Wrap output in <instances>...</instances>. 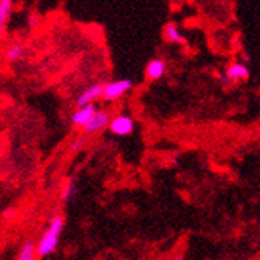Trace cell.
<instances>
[{"mask_svg": "<svg viewBox=\"0 0 260 260\" xmlns=\"http://www.w3.org/2000/svg\"><path fill=\"white\" fill-rule=\"evenodd\" d=\"M64 226H66V220L62 215H53L49 220L39 242L36 243V252L39 257H47L56 251V248L59 245L61 234L64 231Z\"/></svg>", "mask_w": 260, "mask_h": 260, "instance_id": "1", "label": "cell"}, {"mask_svg": "<svg viewBox=\"0 0 260 260\" xmlns=\"http://www.w3.org/2000/svg\"><path fill=\"white\" fill-rule=\"evenodd\" d=\"M133 89V81L128 78H122V80H115V81H109L106 84H103V95L102 100L111 103L122 99L125 93H128Z\"/></svg>", "mask_w": 260, "mask_h": 260, "instance_id": "2", "label": "cell"}, {"mask_svg": "<svg viewBox=\"0 0 260 260\" xmlns=\"http://www.w3.org/2000/svg\"><path fill=\"white\" fill-rule=\"evenodd\" d=\"M111 114L109 111L106 109H97L95 114L92 115V119L87 122V125L83 128V133L84 134H95V133H100L103 129H106L111 123Z\"/></svg>", "mask_w": 260, "mask_h": 260, "instance_id": "3", "label": "cell"}, {"mask_svg": "<svg viewBox=\"0 0 260 260\" xmlns=\"http://www.w3.org/2000/svg\"><path fill=\"white\" fill-rule=\"evenodd\" d=\"M108 129L114 136H119V137L129 136L134 131V120L131 119L129 115H125V114L115 115L111 119V123H109Z\"/></svg>", "mask_w": 260, "mask_h": 260, "instance_id": "4", "label": "cell"}, {"mask_svg": "<svg viewBox=\"0 0 260 260\" xmlns=\"http://www.w3.org/2000/svg\"><path fill=\"white\" fill-rule=\"evenodd\" d=\"M103 95V84L95 83L89 87H86L77 99V108H83L87 105H95V102H99Z\"/></svg>", "mask_w": 260, "mask_h": 260, "instance_id": "5", "label": "cell"}, {"mask_svg": "<svg viewBox=\"0 0 260 260\" xmlns=\"http://www.w3.org/2000/svg\"><path fill=\"white\" fill-rule=\"evenodd\" d=\"M95 111H97L95 105H87L83 108H77L72 114H70V123H72V126L83 129L87 125V122L92 119V115L95 114Z\"/></svg>", "mask_w": 260, "mask_h": 260, "instance_id": "6", "label": "cell"}, {"mask_svg": "<svg viewBox=\"0 0 260 260\" xmlns=\"http://www.w3.org/2000/svg\"><path fill=\"white\" fill-rule=\"evenodd\" d=\"M13 7H14V4L11 0H0V41H2L5 36L7 27H8L11 14H13Z\"/></svg>", "mask_w": 260, "mask_h": 260, "instance_id": "7", "label": "cell"}, {"mask_svg": "<svg viewBox=\"0 0 260 260\" xmlns=\"http://www.w3.org/2000/svg\"><path fill=\"white\" fill-rule=\"evenodd\" d=\"M165 70H167V66H165V62L162 59H159V58H154L145 67V77L148 80L154 81V80H159V78L164 77Z\"/></svg>", "mask_w": 260, "mask_h": 260, "instance_id": "8", "label": "cell"}, {"mask_svg": "<svg viewBox=\"0 0 260 260\" xmlns=\"http://www.w3.org/2000/svg\"><path fill=\"white\" fill-rule=\"evenodd\" d=\"M25 55V45L22 42H11L5 50V59L8 62H16Z\"/></svg>", "mask_w": 260, "mask_h": 260, "instance_id": "9", "label": "cell"}, {"mask_svg": "<svg viewBox=\"0 0 260 260\" xmlns=\"http://www.w3.org/2000/svg\"><path fill=\"white\" fill-rule=\"evenodd\" d=\"M226 77L232 81H240V80H246L249 77V70L246 69V66L235 62L232 66L228 67L226 70Z\"/></svg>", "mask_w": 260, "mask_h": 260, "instance_id": "10", "label": "cell"}, {"mask_svg": "<svg viewBox=\"0 0 260 260\" xmlns=\"http://www.w3.org/2000/svg\"><path fill=\"white\" fill-rule=\"evenodd\" d=\"M16 260H38V252H36V242L33 240H25L22 243L19 254Z\"/></svg>", "mask_w": 260, "mask_h": 260, "instance_id": "11", "label": "cell"}, {"mask_svg": "<svg viewBox=\"0 0 260 260\" xmlns=\"http://www.w3.org/2000/svg\"><path fill=\"white\" fill-rule=\"evenodd\" d=\"M162 35L165 38V41H169V42H173V44H179L184 41L181 31H179V27L176 25L175 22H169V23H165V27L162 30Z\"/></svg>", "mask_w": 260, "mask_h": 260, "instance_id": "12", "label": "cell"}, {"mask_svg": "<svg viewBox=\"0 0 260 260\" xmlns=\"http://www.w3.org/2000/svg\"><path fill=\"white\" fill-rule=\"evenodd\" d=\"M75 192H77V185H75L72 181H67V182L62 185V188H61V193H59L61 201H64V203L70 201V200H72V198L75 197Z\"/></svg>", "mask_w": 260, "mask_h": 260, "instance_id": "13", "label": "cell"}, {"mask_svg": "<svg viewBox=\"0 0 260 260\" xmlns=\"http://www.w3.org/2000/svg\"><path fill=\"white\" fill-rule=\"evenodd\" d=\"M84 147H87V137H86V136H78V137H75V140L72 142V145H70V151H72V153H77V151L83 150Z\"/></svg>", "mask_w": 260, "mask_h": 260, "instance_id": "14", "label": "cell"}, {"mask_svg": "<svg viewBox=\"0 0 260 260\" xmlns=\"http://www.w3.org/2000/svg\"><path fill=\"white\" fill-rule=\"evenodd\" d=\"M39 23V17H38V14H31L30 17H28V25L33 28V27H36Z\"/></svg>", "mask_w": 260, "mask_h": 260, "instance_id": "15", "label": "cell"}, {"mask_svg": "<svg viewBox=\"0 0 260 260\" xmlns=\"http://www.w3.org/2000/svg\"><path fill=\"white\" fill-rule=\"evenodd\" d=\"M170 260H182V258H181V257H172Z\"/></svg>", "mask_w": 260, "mask_h": 260, "instance_id": "16", "label": "cell"}]
</instances>
